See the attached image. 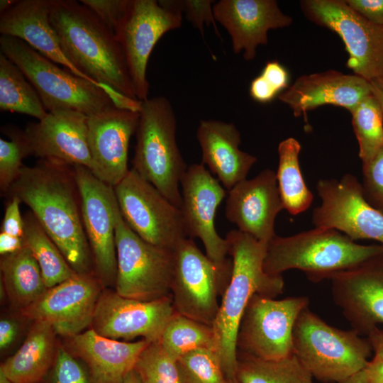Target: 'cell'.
Returning <instances> with one entry per match:
<instances>
[{
  "label": "cell",
  "mask_w": 383,
  "mask_h": 383,
  "mask_svg": "<svg viewBox=\"0 0 383 383\" xmlns=\"http://www.w3.org/2000/svg\"><path fill=\"white\" fill-rule=\"evenodd\" d=\"M261 75L279 94L288 87V72L277 61L274 60L267 62Z\"/></svg>",
  "instance_id": "obj_45"
},
{
  "label": "cell",
  "mask_w": 383,
  "mask_h": 383,
  "mask_svg": "<svg viewBox=\"0 0 383 383\" xmlns=\"http://www.w3.org/2000/svg\"><path fill=\"white\" fill-rule=\"evenodd\" d=\"M17 1H9V0H1L0 1V15L7 11L11 9Z\"/></svg>",
  "instance_id": "obj_54"
},
{
  "label": "cell",
  "mask_w": 383,
  "mask_h": 383,
  "mask_svg": "<svg viewBox=\"0 0 383 383\" xmlns=\"http://www.w3.org/2000/svg\"><path fill=\"white\" fill-rule=\"evenodd\" d=\"M380 254L382 244L361 245L337 230L315 228L290 236L276 235L267 244L263 268L273 275L299 270L311 281L319 282Z\"/></svg>",
  "instance_id": "obj_4"
},
{
  "label": "cell",
  "mask_w": 383,
  "mask_h": 383,
  "mask_svg": "<svg viewBox=\"0 0 383 383\" xmlns=\"http://www.w3.org/2000/svg\"><path fill=\"white\" fill-rule=\"evenodd\" d=\"M181 383H228L216 352L200 348L177 360Z\"/></svg>",
  "instance_id": "obj_37"
},
{
  "label": "cell",
  "mask_w": 383,
  "mask_h": 383,
  "mask_svg": "<svg viewBox=\"0 0 383 383\" xmlns=\"http://www.w3.org/2000/svg\"><path fill=\"white\" fill-rule=\"evenodd\" d=\"M232 262H216L187 238L174 249L171 296L176 312L212 326L229 283Z\"/></svg>",
  "instance_id": "obj_8"
},
{
  "label": "cell",
  "mask_w": 383,
  "mask_h": 383,
  "mask_svg": "<svg viewBox=\"0 0 383 383\" xmlns=\"http://www.w3.org/2000/svg\"><path fill=\"white\" fill-rule=\"evenodd\" d=\"M364 371L369 383H383V359L373 356Z\"/></svg>",
  "instance_id": "obj_49"
},
{
  "label": "cell",
  "mask_w": 383,
  "mask_h": 383,
  "mask_svg": "<svg viewBox=\"0 0 383 383\" xmlns=\"http://www.w3.org/2000/svg\"><path fill=\"white\" fill-rule=\"evenodd\" d=\"M362 170L365 197L383 213V147L370 162L362 165Z\"/></svg>",
  "instance_id": "obj_40"
},
{
  "label": "cell",
  "mask_w": 383,
  "mask_h": 383,
  "mask_svg": "<svg viewBox=\"0 0 383 383\" xmlns=\"http://www.w3.org/2000/svg\"><path fill=\"white\" fill-rule=\"evenodd\" d=\"M370 343L374 356L383 359V327H377L366 336Z\"/></svg>",
  "instance_id": "obj_50"
},
{
  "label": "cell",
  "mask_w": 383,
  "mask_h": 383,
  "mask_svg": "<svg viewBox=\"0 0 383 383\" xmlns=\"http://www.w3.org/2000/svg\"><path fill=\"white\" fill-rule=\"evenodd\" d=\"M123 383H141L139 376L133 369L125 377Z\"/></svg>",
  "instance_id": "obj_53"
},
{
  "label": "cell",
  "mask_w": 383,
  "mask_h": 383,
  "mask_svg": "<svg viewBox=\"0 0 383 383\" xmlns=\"http://www.w3.org/2000/svg\"><path fill=\"white\" fill-rule=\"evenodd\" d=\"M0 383H13L0 370Z\"/></svg>",
  "instance_id": "obj_55"
},
{
  "label": "cell",
  "mask_w": 383,
  "mask_h": 383,
  "mask_svg": "<svg viewBox=\"0 0 383 383\" xmlns=\"http://www.w3.org/2000/svg\"><path fill=\"white\" fill-rule=\"evenodd\" d=\"M372 94L369 80L335 70L306 74L278 95L296 117L323 105L343 107L351 112L365 98Z\"/></svg>",
  "instance_id": "obj_24"
},
{
  "label": "cell",
  "mask_w": 383,
  "mask_h": 383,
  "mask_svg": "<svg viewBox=\"0 0 383 383\" xmlns=\"http://www.w3.org/2000/svg\"><path fill=\"white\" fill-rule=\"evenodd\" d=\"M0 50L24 74L48 112L71 109L90 116L118 106L105 85L60 68L19 38L1 35Z\"/></svg>",
  "instance_id": "obj_6"
},
{
  "label": "cell",
  "mask_w": 383,
  "mask_h": 383,
  "mask_svg": "<svg viewBox=\"0 0 383 383\" xmlns=\"http://www.w3.org/2000/svg\"><path fill=\"white\" fill-rule=\"evenodd\" d=\"M235 378L239 383H313V377L297 357L291 354L264 360L237 353Z\"/></svg>",
  "instance_id": "obj_32"
},
{
  "label": "cell",
  "mask_w": 383,
  "mask_h": 383,
  "mask_svg": "<svg viewBox=\"0 0 383 383\" xmlns=\"http://www.w3.org/2000/svg\"><path fill=\"white\" fill-rule=\"evenodd\" d=\"M0 270L6 295L21 310L35 302L48 289L35 258L26 246L16 252L1 255Z\"/></svg>",
  "instance_id": "obj_29"
},
{
  "label": "cell",
  "mask_w": 383,
  "mask_h": 383,
  "mask_svg": "<svg viewBox=\"0 0 383 383\" xmlns=\"http://www.w3.org/2000/svg\"><path fill=\"white\" fill-rule=\"evenodd\" d=\"M201 150V163L231 190L246 177L257 162L255 156L242 151L240 133L232 123L202 120L196 130Z\"/></svg>",
  "instance_id": "obj_27"
},
{
  "label": "cell",
  "mask_w": 383,
  "mask_h": 383,
  "mask_svg": "<svg viewBox=\"0 0 383 383\" xmlns=\"http://www.w3.org/2000/svg\"><path fill=\"white\" fill-rule=\"evenodd\" d=\"M228 383H239V382L235 378V379L228 380Z\"/></svg>",
  "instance_id": "obj_56"
},
{
  "label": "cell",
  "mask_w": 383,
  "mask_h": 383,
  "mask_svg": "<svg viewBox=\"0 0 383 383\" xmlns=\"http://www.w3.org/2000/svg\"><path fill=\"white\" fill-rule=\"evenodd\" d=\"M102 287L94 273H75L21 311L33 322L50 325L56 334L71 338L90 328Z\"/></svg>",
  "instance_id": "obj_17"
},
{
  "label": "cell",
  "mask_w": 383,
  "mask_h": 383,
  "mask_svg": "<svg viewBox=\"0 0 383 383\" xmlns=\"http://www.w3.org/2000/svg\"><path fill=\"white\" fill-rule=\"evenodd\" d=\"M174 5L182 13H185L188 21L199 30L204 40V24L213 25L216 34L221 39L216 26L213 12V1L211 0H174Z\"/></svg>",
  "instance_id": "obj_41"
},
{
  "label": "cell",
  "mask_w": 383,
  "mask_h": 383,
  "mask_svg": "<svg viewBox=\"0 0 383 383\" xmlns=\"http://www.w3.org/2000/svg\"><path fill=\"white\" fill-rule=\"evenodd\" d=\"M69 338L70 352L84 364L94 383H123L150 343L111 339L91 328Z\"/></svg>",
  "instance_id": "obj_25"
},
{
  "label": "cell",
  "mask_w": 383,
  "mask_h": 383,
  "mask_svg": "<svg viewBox=\"0 0 383 383\" xmlns=\"http://www.w3.org/2000/svg\"><path fill=\"white\" fill-rule=\"evenodd\" d=\"M135 131L133 169L179 209V185L187 169L176 140L177 120L170 101L155 96L141 101Z\"/></svg>",
  "instance_id": "obj_7"
},
{
  "label": "cell",
  "mask_w": 383,
  "mask_h": 383,
  "mask_svg": "<svg viewBox=\"0 0 383 383\" xmlns=\"http://www.w3.org/2000/svg\"><path fill=\"white\" fill-rule=\"evenodd\" d=\"M165 351L177 360L200 348L215 350L212 326L174 312L167 323L159 340Z\"/></svg>",
  "instance_id": "obj_34"
},
{
  "label": "cell",
  "mask_w": 383,
  "mask_h": 383,
  "mask_svg": "<svg viewBox=\"0 0 383 383\" xmlns=\"http://www.w3.org/2000/svg\"><path fill=\"white\" fill-rule=\"evenodd\" d=\"M180 184V210L188 237L199 238L213 261L226 262L228 243L217 233L214 220L217 208L227 196L226 190L202 163L189 166Z\"/></svg>",
  "instance_id": "obj_19"
},
{
  "label": "cell",
  "mask_w": 383,
  "mask_h": 383,
  "mask_svg": "<svg viewBox=\"0 0 383 383\" xmlns=\"http://www.w3.org/2000/svg\"><path fill=\"white\" fill-rule=\"evenodd\" d=\"M139 111L114 106L88 116L87 140L91 172L114 187L128 174V154L135 133Z\"/></svg>",
  "instance_id": "obj_20"
},
{
  "label": "cell",
  "mask_w": 383,
  "mask_h": 383,
  "mask_svg": "<svg viewBox=\"0 0 383 383\" xmlns=\"http://www.w3.org/2000/svg\"><path fill=\"white\" fill-rule=\"evenodd\" d=\"M1 231L10 235L23 238L24 233V219L20 211L21 199L15 195L9 196Z\"/></svg>",
  "instance_id": "obj_43"
},
{
  "label": "cell",
  "mask_w": 383,
  "mask_h": 383,
  "mask_svg": "<svg viewBox=\"0 0 383 383\" xmlns=\"http://www.w3.org/2000/svg\"><path fill=\"white\" fill-rule=\"evenodd\" d=\"M0 109L27 114L38 121L48 113L24 74L2 53H0Z\"/></svg>",
  "instance_id": "obj_33"
},
{
  "label": "cell",
  "mask_w": 383,
  "mask_h": 383,
  "mask_svg": "<svg viewBox=\"0 0 383 383\" xmlns=\"http://www.w3.org/2000/svg\"><path fill=\"white\" fill-rule=\"evenodd\" d=\"M1 131L10 139L0 138V191L6 196L20 174L23 159L31 155V151L24 131L8 124Z\"/></svg>",
  "instance_id": "obj_36"
},
{
  "label": "cell",
  "mask_w": 383,
  "mask_h": 383,
  "mask_svg": "<svg viewBox=\"0 0 383 383\" xmlns=\"http://www.w3.org/2000/svg\"><path fill=\"white\" fill-rule=\"evenodd\" d=\"M340 383H369L364 369Z\"/></svg>",
  "instance_id": "obj_52"
},
{
  "label": "cell",
  "mask_w": 383,
  "mask_h": 383,
  "mask_svg": "<svg viewBox=\"0 0 383 383\" xmlns=\"http://www.w3.org/2000/svg\"><path fill=\"white\" fill-rule=\"evenodd\" d=\"M333 301L361 335L383 326V254L332 274Z\"/></svg>",
  "instance_id": "obj_18"
},
{
  "label": "cell",
  "mask_w": 383,
  "mask_h": 383,
  "mask_svg": "<svg viewBox=\"0 0 383 383\" xmlns=\"http://www.w3.org/2000/svg\"><path fill=\"white\" fill-rule=\"evenodd\" d=\"M87 119L88 116L81 112L60 109L48 112L42 120L28 124L24 132L31 155L73 166L82 165L91 170Z\"/></svg>",
  "instance_id": "obj_22"
},
{
  "label": "cell",
  "mask_w": 383,
  "mask_h": 383,
  "mask_svg": "<svg viewBox=\"0 0 383 383\" xmlns=\"http://www.w3.org/2000/svg\"><path fill=\"white\" fill-rule=\"evenodd\" d=\"M301 148L300 143L294 138L281 141L277 148L279 164L276 177L279 192L284 209L292 215L307 210L313 199L301 171L299 161Z\"/></svg>",
  "instance_id": "obj_30"
},
{
  "label": "cell",
  "mask_w": 383,
  "mask_h": 383,
  "mask_svg": "<svg viewBox=\"0 0 383 383\" xmlns=\"http://www.w3.org/2000/svg\"><path fill=\"white\" fill-rule=\"evenodd\" d=\"M23 219V245L35 258L47 289L67 280L77 273L30 211L25 213Z\"/></svg>",
  "instance_id": "obj_31"
},
{
  "label": "cell",
  "mask_w": 383,
  "mask_h": 383,
  "mask_svg": "<svg viewBox=\"0 0 383 383\" xmlns=\"http://www.w3.org/2000/svg\"><path fill=\"white\" fill-rule=\"evenodd\" d=\"M321 199L312 213L315 228L337 230L353 240L372 239L383 245V213L365 199L362 183L352 174L318 181Z\"/></svg>",
  "instance_id": "obj_14"
},
{
  "label": "cell",
  "mask_w": 383,
  "mask_h": 383,
  "mask_svg": "<svg viewBox=\"0 0 383 383\" xmlns=\"http://www.w3.org/2000/svg\"><path fill=\"white\" fill-rule=\"evenodd\" d=\"M116 292L151 301L171 296L174 250L150 244L135 234L116 208Z\"/></svg>",
  "instance_id": "obj_9"
},
{
  "label": "cell",
  "mask_w": 383,
  "mask_h": 383,
  "mask_svg": "<svg viewBox=\"0 0 383 383\" xmlns=\"http://www.w3.org/2000/svg\"><path fill=\"white\" fill-rule=\"evenodd\" d=\"M305 16L337 33L349 54L347 66L367 80L383 78V26L373 23L343 0L301 2Z\"/></svg>",
  "instance_id": "obj_13"
},
{
  "label": "cell",
  "mask_w": 383,
  "mask_h": 383,
  "mask_svg": "<svg viewBox=\"0 0 383 383\" xmlns=\"http://www.w3.org/2000/svg\"><path fill=\"white\" fill-rule=\"evenodd\" d=\"M372 94L377 100L383 113V78L370 80Z\"/></svg>",
  "instance_id": "obj_51"
},
{
  "label": "cell",
  "mask_w": 383,
  "mask_h": 383,
  "mask_svg": "<svg viewBox=\"0 0 383 383\" xmlns=\"http://www.w3.org/2000/svg\"><path fill=\"white\" fill-rule=\"evenodd\" d=\"M282 209L276 172L265 169L228 191L225 213L238 231L268 244L277 235L274 221Z\"/></svg>",
  "instance_id": "obj_21"
},
{
  "label": "cell",
  "mask_w": 383,
  "mask_h": 383,
  "mask_svg": "<svg viewBox=\"0 0 383 383\" xmlns=\"http://www.w3.org/2000/svg\"><path fill=\"white\" fill-rule=\"evenodd\" d=\"M115 35L128 9L130 0H80Z\"/></svg>",
  "instance_id": "obj_42"
},
{
  "label": "cell",
  "mask_w": 383,
  "mask_h": 383,
  "mask_svg": "<svg viewBox=\"0 0 383 383\" xmlns=\"http://www.w3.org/2000/svg\"><path fill=\"white\" fill-rule=\"evenodd\" d=\"M182 14L173 0H130L115 36L138 101L148 98L146 70L155 45L164 34L181 27Z\"/></svg>",
  "instance_id": "obj_11"
},
{
  "label": "cell",
  "mask_w": 383,
  "mask_h": 383,
  "mask_svg": "<svg viewBox=\"0 0 383 383\" xmlns=\"http://www.w3.org/2000/svg\"><path fill=\"white\" fill-rule=\"evenodd\" d=\"M174 312L171 296L143 301L103 289L90 328L113 340L131 342L140 338L154 343L160 340Z\"/></svg>",
  "instance_id": "obj_16"
},
{
  "label": "cell",
  "mask_w": 383,
  "mask_h": 383,
  "mask_svg": "<svg viewBox=\"0 0 383 383\" xmlns=\"http://www.w3.org/2000/svg\"><path fill=\"white\" fill-rule=\"evenodd\" d=\"M23 238L8 234L4 232L0 233V255H6L16 252L23 248Z\"/></svg>",
  "instance_id": "obj_48"
},
{
  "label": "cell",
  "mask_w": 383,
  "mask_h": 383,
  "mask_svg": "<svg viewBox=\"0 0 383 383\" xmlns=\"http://www.w3.org/2000/svg\"><path fill=\"white\" fill-rule=\"evenodd\" d=\"M308 305L309 299L304 296L276 299L255 294L240 322L237 353L264 360L292 354L294 327Z\"/></svg>",
  "instance_id": "obj_12"
},
{
  "label": "cell",
  "mask_w": 383,
  "mask_h": 383,
  "mask_svg": "<svg viewBox=\"0 0 383 383\" xmlns=\"http://www.w3.org/2000/svg\"><path fill=\"white\" fill-rule=\"evenodd\" d=\"M55 332L43 322H33L19 349L1 363L0 370L13 383H38L53 365L57 348Z\"/></svg>",
  "instance_id": "obj_28"
},
{
  "label": "cell",
  "mask_w": 383,
  "mask_h": 383,
  "mask_svg": "<svg viewBox=\"0 0 383 383\" xmlns=\"http://www.w3.org/2000/svg\"><path fill=\"white\" fill-rule=\"evenodd\" d=\"M82 197L84 232L94 272L102 286H113L117 273L114 189L82 165H74Z\"/></svg>",
  "instance_id": "obj_15"
},
{
  "label": "cell",
  "mask_w": 383,
  "mask_h": 383,
  "mask_svg": "<svg viewBox=\"0 0 383 383\" xmlns=\"http://www.w3.org/2000/svg\"><path fill=\"white\" fill-rule=\"evenodd\" d=\"M50 22L72 64L96 83L138 101L115 35L80 1L51 0Z\"/></svg>",
  "instance_id": "obj_2"
},
{
  "label": "cell",
  "mask_w": 383,
  "mask_h": 383,
  "mask_svg": "<svg viewBox=\"0 0 383 383\" xmlns=\"http://www.w3.org/2000/svg\"><path fill=\"white\" fill-rule=\"evenodd\" d=\"M250 95L255 101L265 104L272 101L279 93L260 74L251 82Z\"/></svg>",
  "instance_id": "obj_46"
},
{
  "label": "cell",
  "mask_w": 383,
  "mask_h": 383,
  "mask_svg": "<svg viewBox=\"0 0 383 383\" xmlns=\"http://www.w3.org/2000/svg\"><path fill=\"white\" fill-rule=\"evenodd\" d=\"M113 189L123 220L146 242L174 250L188 237L180 209L134 169Z\"/></svg>",
  "instance_id": "obj_10"
},
{
  "label": "cell",
  "mask_w": 383,
  "mask_h": 383,
  "mask_svg": "<svg viewBox=\"0 0 383 383\" xmlns=\"http://www.w3.org/2000/svg\"><path fill=\"white\" fill-rule=\"evenodd\" d=\"M18 327L16 322L11 318H2L0 321V349L9 348L15 341Z\"/></svg>",
  "instance_id": "obj_47"
},
{
  "label": "cell",
  "mask_w": 383,
  "mask_h": 383,
  "mask_svg": "<svg viewBox=\"0 0 383 383\" xmlns=\"http://www.w3.org/2000/svg\"><path fill=\"white\" fill-rule=\"evenodd\" d=\"M226 239L232 257L231 275L212 328L216 352L230 380L235 379L237 368L240 322L250 299L256 294L276 298L283 293L284 283L282 274H270L264 270L267 243L238 230L229 231Z\"/></svg>",
  "instance_id": "obj_3"
},
{
  "label": "cell",
  "mask_w": 383,
  "mask_h": 383,
  "mask_svg": "<svg viewBox=\"0 0 383 383\" xmlns=\"http://www.w3.org/2000/svg\"><path fill=\"white\" fill-rule=\"evenodd\" d=\"M51 0H20L0 15L1 35L19 38L53 62L75 75L95 82L79 72L65 56L50 20Z\"/></svg>",
  "instance_id": "obj_26"
},
{
  "label": "cell",
  "mask_w": 383,
  "mask_h": 383,
  "mask_svg": "<svg viewBox=\"0 0 383 383\" xmlns=\"http://www.w3.org/2000/svg\"><path fill=\"white\" fill-rule=\"evenodd\" d=\"M350 113L359 145V157L362 165H366L383 147V113L372 94L365 98Z\"/></svg>",
  "instance_id": "obj_35"
},
{
  "label": "cell",
  "mask_w": 383,
  "mask_h": 383,
  "mask_svg": "<svg viewBox=\"0 0 383 383\" xmlns=\"http://www.w3.org/2000/svg\"><path fill=\"white\" fill-rule=\"evenodd\" d=\"M134 370L141 383H181L177 361L165 351L159 341L145 348Z\"/></svg>",
  "instance_id": "obj_38"
},
{
  "label": "cell",
  "mask_w": 383,
  "mask_h": 383,
  "mask_svg": "<svg viewBox=\"0 0 383 383\" xmlns=\"http://www.w3.org/2000/svg\"><path fill=\"white\" fill-rule=\"evenodd\" d=\"M345 2L370 22L383 26V0H346Z\"/></svg>",
  "instance_id": "obj_44"
},
{
  "label": "cell",
  "mask_w": 383,
  "mask_h": 383,
  "mask_svg": "<svg viewBox=\"0 0 383 383\" xmlns=\"http://www.w3.org/2000/svg\"><path fill=\"white\" fill-rule=\"evenodd\" d=\"M12 195L29 207L75 272L94 273L73 165L43 159L23 165L6 196Z\"/></svg>",
  "instance_id": "obj_1"
},
{
  "label": "cell",
  "mask_w": 383,
  "mask_h": 383,
  "mask_svg": "<svg viewBox=\"0 0 383 383\" xmlns=\"http://www.w3.org/2000/svg\"><path fill=\"white\" fill-rule=\"evenodd\" d=\"M293 353L313 378L340 383L362 370L373 353L367 337L328 324L309 306L293 330Z\"/></svg>",
  "instance_id": "obj_5"
},
{
  "label": "cell",
  "mask_w": 383,
  "mask_h": 383,
  "mask_svg": "<svg viewBox=\"0 0 383 383\" xmlns=\"http://www.w3.org/2000/svg\"><path fill=\"white\" fill-rule=\"evenodd\" d=\"M213 12L229 34L234 53L243 51L247 61L255 58L258 45L267 43L270 29L289 26L293 21L274 0H220Z\"/></svg>",
  "instance_id": "obj_23"
},
{
  "label": "cell",
  "mask_w": 383,
  "mask_h": 383,
  "mask_svg": "<svg viewBox=\"0 0 383 383\" xmlns=\"http://www.w3.org/2000/svg\"><path fill=\"white\" fill-rule=\"evenodd\" d=\"M48 374V383H94L84 364L62 346L57 347L53 365Z\"/></svg>",
  "instance_id": "obj_39"
}]
</instances>
